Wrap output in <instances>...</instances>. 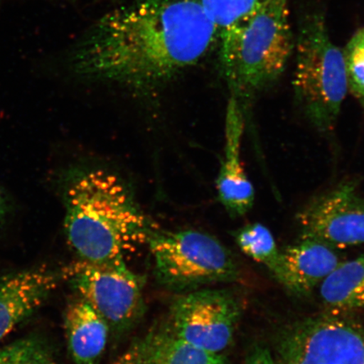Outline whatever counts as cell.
I'll use <instances>...</instances> for the list:
<instances>
[{"label":"cell","mask_w":364,"mask_h":364,"mask_svg":"<svg viewBox=\"0 0 364 364\" xmlns=\"http://www.w3.org/2000/svg\"><path fill=\"white\" fill-rule=\"evenodd\" d=\"M218 38L198 0H133L90 27L71 68L85 78L149 90L197 65Z\"/></svg>","instance_id":"1"},{"label":"cell","mask_w":364,"mask_h":364,"mask_svg":"<svg viewBox=\"0 0 364 364\" xmlns=\"http://www.w3.org/2000/svg\"><path fill=\"white\" fill-rule=\"evenodd\" d=\"M65 231L80 260L126 263L156 231L119 176L101 169H71L58 180Z\"/></svg>","instance_id":"2"},{"label":"cell","mask_w":364,"mask_h":364,"mask_svg":"<svg viewBox=\"0 0 364 364\" xmlns=\"http://www.w3.org/2000/svg\"><path fill=\"white\" fill-rule=\"evenodd\" d=\"M223 75L241 108L284 74L294 43L288 0H269L242 24L218 38Z\"/></svg>","instance_id":"3"},{"label":"cell","mask_w":364,"mask_h":364,"mask_svg":"<svg viewBox=\"0 0 364 364\" xmlns=\"http://www.w3.org/2000/svg\"><path fill=\"white\" fill-rule=\"evenodd\" d=\"M294 97L304 117L322 134L335 129L348 92L343 49L331 40L322 16L304 19L296 43Z\"/></svg>","instance_id":"4"},{"label":"cell","mask_w":364,"mask_h":364,"mask_svg":"<svg viewBox=\"0 0 364 364\" xmlns=\"http://www.w3.org/2000/svg\"><path fill=\"white\" fill-rule=\"evenodd\" d=\"M148 244L157 279L167 288L195 289L237 276L229 250L203 232L154 231Z\"/></svg>","instance_id":"5"},{"label":"cell","mask_w":364,"mask_h":364,"mask_svg":"<svg viewBox=\"0 0 364 364\" xmlns=\"http://www.w3.org/2000/svg\"><path fill=\"white\" fill-rule=\"evenodd\" d=\"M65 276L110 328H129L142 313L143 280L126 263L95 264L80 259L66 268Z\"/></svg>","instance_id":"6"},{"label":"cell","mask_w":364,"mask_h":364,"mask_svg":"<svg viewBox=\"0 0 364 364\" xmlns=\"http://www.w3.org/2000/svg\"><path fill=\"white\" fill-rule=\"evenodd\" d=\"M277 364H364V330L338 316L309 318L284 332Z\"/></svg>","instance_id":"7"},{"label":"cell","mask_w":364,"mask_h":364,"mask_svg":"<svg viewBox=\"0 0 364 364\" xmlns=\"http://www.w3.org/2000/svg\"><path fill=\"white\" fill-rule=\"evenodd\" d=\"M301 239L333 249L364 245V197L358 181L345 180L326 191L298 213Z\"/></svg>","instance_id":"8"},{"label":"cell","mask_w":364,"mask_h":364,"mask_svg":"<svg viewBox=\"0 0 364 364\" xmlns=\"http://www.w3.org/2000/svg\"><path fill=\"white\" fill-rule=\"evenodd\" d=\"M239 317V304L230 293L193 291L173 303L170 331L195 347L220 353L230 344Z\"/></svg>","instance_id":"9"},{"label":"cell","mask_w":364,"mask_h":364,"mask_svg":"<svg viewBox=\"0 0 364 364\" xmlns=\"http://www.w3.org/2000/svg\"><path fill=\"white\" fill-rule=\"evenodd\" d=\"M245 117L237 100L230 95L225 117V157L216 181L218 197L231 216L242 217L255 203V189L241 162Z\"/></svg>","instance_id":"10"},{"label":"cell","mask_w":364,"mask_h":364,"mask_svg":"<svg viewBox=\"0 0 364 364\" xmlns=\"http://www.w3.org/2000/svg\"><path fill=\"white\" fill-rule=\"evenodd\" d=\"M57 283L54 272L44 267L12 273L0 280V341L42 306Z\"/></svg>","instance_id":"11"},{"label":"cell","mask_w":364,"mask_h":364,"mask_svg":"<svg viewBox=\"0 0 364 364\" xmlns=\"http://www.w3.org/2000/svg\"><path fill=\"white\" fill-rule=\"evenodd\" d=\"M282 260L283 275L279 283L299 294L311 293L341 263L335 249L308 239L282 250Z\"/></svg>","instance_id":"12"},{"label":"cell","mask_w":364,"mask_h":364,"mask_svg":"<svg viewBox=\"0 0 364 364\" xmlns=\"http://www.w3.org/2000/svg\"><path fill=\"white\" fill-rule=\"evenodd\" d=\"M65 326L73 360L76 364H97L106 349L110 326L80 298L68 306Z\"/></svg>","instance_id":"13"},{"label":"cell","mask_w":364,"mask_h":364,"mask_svg":"<svg viewBox=\"0 0 364 364\" xmlns=\"http://www.w3.org/2000/svg\"><path fill=\"white\" fill-rule=\"evenodd\" d=\"M320 295L336 313L364 309V256L341 262L320 284Z\"/></svg>","instance_id":"14"},{"label":"cell","mask_w":364,"mask_h":364,"mask_svg":"<svg viewBox=\"0 0 364 364\" xmlns=\"http://www.w3.org/2000/svg\"><path fill=\"white\" fill-rule=\"evenodd\" d=\"M149 364H227L220 353L207 351L164 331L144 341Z\"/></svg>","instance_id":"15"},{"label":"cell","mask_w":364,"mask_h":364,"mask_svg":"<svg viewBox=\"0 0 364 364\" xmlns=\"http://www.w3.org/2000/svg\"><path fill=\"white\" fill-rule=\"evenodd\" d=\"M235 240L243 253L263 264L280 282L283 275L282 250L277 248L272 232L266 226L260 223L245 225L236 232Z\"/></svg>","instance_id":"16"},{"label":"cell","mask_w":364,"mask_h":364,"mask_svg":"<svg viewBox=\"0 0 364 364\" xmlns=\"http://www.w3.org/2000/svg\"><path fill=\"white\" fill-rule=\"evenodd\" d=\"M209 18L222 31L242 24L269 0H198Z\"/></svg>","instance_id":"17"},{"label":"cell","mask_w":364,"mask_h":364,"mask_svg":"<svg viewBox=\"0 0 364 364\" xmlns=\"http://www.w3.org/2000/svg\"><path fill=\"white\" fill-rule=\"evenodd\" d=\"M0 364H58L53 350L38 336L18 340L0 348Z\"/></svg>","instance_id":"18"},{"label":"cell","mask_w":364,"mask_h":364,"mask_svg":"<svg viewBox=\"0 0 364 364\" xmlns=\"http://www.w3.org/2000/svg\"><path fill=\"white\" fill-rule=\"evenodd\" d=\"M348 91L364 108V26L343 49Z\"/></svg>","instance_id":"19"},{"label":"cell","mask_w":364,"mask_h":364,"mask_svg":"<svg viewBox=\"0 0 364 364\" xmlns=\"http://www.w3.org/2000/svg\"><path fill=\"white\" fill-rule=\"evenodd\" d=\"M112 364H149L144 341L136 343Z\"/></svg>","instance_id":"20"},{"label":"cell","mask_w":364,"mask_h":364,"mask_svg":"<svg viewBox=\"0 0 364 364\" xmlns=\"http://www.w3.org/2000/svg\"><path fill=\"white\" fill-rule=\"evenodd\" d=\"M243 364H277V361L267 348L257 346L250 352Z\"/></svg>","instance_id":"21"},{"label":"cell","mask_w":364,"mask_h":364,"mask_svg":"<svg viewBox=\"0 0 364 364\" xmlns=\"http://www.w3.org/2000/svg\"><path fill=\"white\" fill-rule=\"evenodd\" d=\"M11 202L6 191L0 188V225L3 224L11 212Z\"/></svg>","instance_id":"22"}]
</instances>
